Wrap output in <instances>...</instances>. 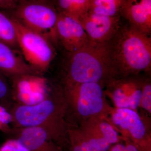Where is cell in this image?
Returning <instances> with one entry per match:
<instances>
[{"label":"cell","instance_id":"cb8c5ba5","mask_svg":"<svg viewBox=\"0 0 151 151\" xmlns=\"http://www.w3.org/2000/svg\"><path fill=\"white\" fill-rule=\"evenodd\" d=\"M0 151H12V150H11L10 149L8 148V147H3L1 148L0 149Z\"/></svg>","mask_w":151,"mask_h":151},{"label":"cell","instance_id":"5bb4252c","mask_svg":"<svg viewBox=\"0 0 151 151\" xmlns=\"http://www.w3.org/2000/svg\"><path fill=\"white\" fill-rule=\"evenodd\" d=\"M83 122H86L90 125L99 136L110 145L119 143L122 139L119 132L107 117L94 116Z\"/></svg>","mask_w":151,"mask_h":151},{"label":"cell","instance_id":"ac0fdd59","mask_svg":"<svg viewBox=\"0 0 151 151\" xmlns=\"http://www.w3.org/2000/svg\"><path fill=\"white\" fill-rule=\"evenodd\" d=\"M68 139L69 151H98L86 141L80 132L78 125L69 126Z\"/></svg>","mask_w":151,"mask_h":151},{"label":"cell","instance_id":"9c48e42d","mask_svg":"<svg viewBox=\"0 0 151 151\" xmlns=\"http://www.w3.org/2000/svg\"><path fill=\"white\" fill-rule=\"evenodd\" d=\"M89 40L98 43L111 41L119 30V17L88 12L79 20Z\"/></svg>","mask_w":151,"mask_h":151},{"label":"cell","instance_id":"4fadbf2b","mask_svg":"<svg viewBox=\"0 0 151 151\" xmlns=\"http://www.w3.org/2000/svg\"><path fill=\"white\" fill-rule=\"evenodd\" d=\"M119 12L130 25L150 34L151 0H124Z\"/></svg>","mask_w":151,"mask_h":151},{"label":"cell","instance_id":"5b68a950","mask_svg":"<svg viewBox=\"0 0 151 151\" xmlns=\"http://www.w3.org/2000/svg\"><path fill=\"white\" fill-rule=\"evenodd\" d=\"M11 15L26 27L51 41L57 40L56 26L58 12L50 0H20Z\"/></svg>","mask_w":151,"mask_h":151},{"label":"cell","instance_id":"2e32d148","mask_svg":"<svg viewBox=\"0 0 151 151\" xmlns=\"http://www.w3.org/2000/svg\"><path fill=\"white\" fill-rule=\"evenodd\" d=\"M0 41L8 45L12 48L18 47L16 31L9 15L0 10Z\"/></svg>","mask_w":151,"mask_h":151},{"label":"cell","instance_id":"ba28073f","mask_svg":"<svg viewBox=\"0 0 151 151\" xmlns=\"http://www.w3.org/2000/svg\"><path fill=\"white\" fill-rule=\"evenodd\" d=\"M133 76L113 78L105 85V96L111 99L115 108L136 111L139 108L143 80Z\"/></svg>","mask_w":151,"mask_h":151},{"label":"cell","instance_id":"d6986e66","mask_svg":"<svg viewBox=\"0 0 151 151\" xmlns=\"http://www.w3.org/2000/svg\"><path fill=\"white\" fill-rule=\"evenodd\" d=\"M78 128L86 141L98 151H107L111 145L108 144L86 122L78 124Z\"/></svg>","mask_w":151,"mask_h":151},{"label":"cell","instance_id":"7a4b0ae2","mask_svg":"<svg viewBox=\"0 0 151 151\" xmlns=\"http://www.w3.org/2000/svg\"><path fill=\"white\" fill-rule=\"evenodd\" d=\"M68 53L60 85L63 88L89 82L104 86L111 79L118 78L109 42L98 43L89 40L79 49Z\"/></svg>","mask_w":151,"mask_h":151},{"label":"cell","instance_id":"9a60e30c","mask_svg":"<svg viewBox=\"0 0 151 151\" xmlns=\"http://www.w3.org/2000/svg\"><path fill=\"white\" fill-rule=\"evenodd\" d=\"M54 4L58 12L79 21L89 11V0H55Z\"/></svg>","mask_w":151,"mask_h":151},{"label":"cell","instance_id":"6da1fadb","mask_svg":"<svg viewBox=\"0 0 151 151\" xmlns=\"http://www.w3.org/2000/svg\"><path fill=\"white\" fill-rule=\"evenodd\" d=\"M14 127H40L63 150H68V130L71 125L68 105L63 89L53 86L45 99L34 104L14 103L7 111Z\"/></svg>","mask_w":151,"mask_h":151},{"label":"cell","instance_id":"3957f363","mask_svg":"<svg viewBox=\"0 0 151 151\" xmlns=\"http://www.w3.org/2000/svg\"><path fill=\"white\" fill-rule=\"evenodd\" d=\"M109 42L111 59L118 78L137 76L150 69L151 37L130 25L118 31Z\"/></svg>","mask_w":151,"mask_h":151},{"label":"cell","instance_id":"30bf717a","mask_svg":"<svg viewBox=\"0 0 151 151\" xmlns=\"http://www.w3.org/2000/svg\"><path fill=\"white\" fill-rule=\"evenodd\" d=\"M14 140L28 151H65L40 127H13L9 131Z\"/></svg>","mask_w":151,"mask_h":151},{"label":"cell","instance_id":"52a82bcc","mask_svg":"<svg viewBox=\"0 0 151 151\" xmlns=\"http://www.w3.org/2000/svg\"><path fill=\"white\" fill-rule=\"evenodd\" d=\"M10 16L15 27L19 48L25 60L40 73L44 72L55 57L54 49L51 41Z\"/></svg>","mask_w":151,"mask_h":151},{"label":"cell","instance_id":"8fae6325","mask_svg":"<svg viewBox=\"0 0 151 151\" xmlns=\"http://www.w3.org/2000/svg\"><path fill=\"white\" fill-rule=\"evenodd\" d=\"M56 32L57 40L68 52L76 51L89 40L78 19L61 13L58 12Z\"/></svg>","mask_w":151,"mask_h":151},{"label":"cell","instance_id":"8992f818","mask_svg":"<svg viewBox=\"0 0 151 151\" xmlns=\"http://www.w3.org/2000/svg\"><path fill=\"white\" fill-rule=\"evenodd\" d=\"M107 118L118 132L122 134L123 140L129 141L139 151H151L150 121L143 118L137 111L111 107Z\"/></svg>","mask_w":151,"mask_h":151},{"label":"cell","instance_id":"d4e9b609","mask_svg":"<svg viewBox=\"0 0 151 151\" xmlns=\"http://www.w3.org/2000/svg\"><path fill=\"white\" fill-rule=\"evenodd\" d=\"M20 1V0H15V1L17 3V2H18L19 1Z\"/></svg>","mask_w":151,"mask_h":151},{"label":"cell","instance_id":"603a6c76","mask_svg":"<svg viewBox=\"0 0 151 151\" xmlns=\"http://www.w3.org/2000/svg\"><path fill=\"white\" fill-rule=\"evenodd\" d=\"M17 4L15 0H0V9L9 12L15 9Z\"/></svg>","mask_w":151,"mask_h":151},{"label":"cell","instance_id":"7c38bea8","mask_svg":"<svg viewBox=\"0 0 151 151\" xmlns=\"http://www.w3.org/2000/svg\"><path fill=\"white\" fill-rule=\"evenodd\" d=\"M16 50L0 41V72L11 81L26 76H40Z\"/></svg>","mask_w":151,"mask_h":151},{"label":"cell","instance_id":"e0dca14e","mask_svg":"<svg viewBox=\"0 0 151 151\" xmlns=\"http://www.w3.org/2000/svg\"><path fill=\"white\" fill-rule=\"evenodd\" d=\"M124 0H89V12L108 17H115L120 12Z\"/></svg>","mask_w":151,"mask_h":151},{"label":"cell","instance_id":"277c9868","mask_svg":"<svg viewBox=\"0 0 151 151\" xmlns=\"http://www.w3.org/2000/svg\"><path fill=\"white\" fill-rule=\"evenodd\" d=\"M103 87L96 82L62 87L72 123L78 125L94 116L108 117L111 106L106 101Z\"/></svg>","mask_w":151,"mask_h":151},{"label":"cell","instance_id":"ffe728a7","mask_svg":"<svg viewBox=\"0 0 151 151\" xmlns=\"http://www.w3.org/2000/svg\"><path fill=\"white\" fill-rule=\"evenodd\" d=\"M9 80L0 72V107L7 112L15 103L13 90Z\"/></svg>","mask_w":151,"mask_h":151},{"label":"cell","instance_id":"7402d4cb","mask_svg":"<svg viewBox=\"0 0 151 151\" xmlns=\"http://www.w3.org/2000/svg\"><path fill=\"white\" fill-rule=\"evenodd\" d=\"M124 144L117 143L111 148L110 151H139L137 148L128 140H124Z\"/></svg>","mask_w":151,"mask_h":151},{"label":"cell","instance_id":"44dd1931","mask_svg":"<svg viewBox=\"0 0 151 151\" xmlns=\"http://www.w3.org/2000/svg\"><path fill=\"white\" fill-rule=\"evenodd\" d=\"M139 108L149 115L151 114V83L150 78L143 81L142 89Z\"/></svg>","mask_w":151,"mask_h":151}]
</instances>
